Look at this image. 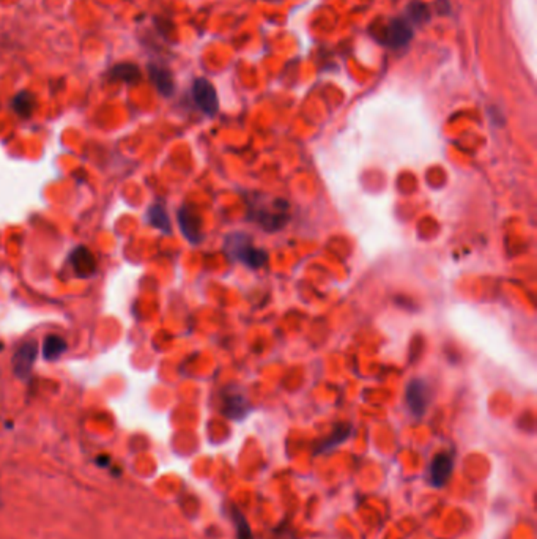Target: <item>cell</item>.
Instances as JSON below:
<instances>
[{"label": "cell", "mask_w": 537, "mask_h": 539, "mask_svg": "<svg viewBox=\"0 0 537 539\" xmlns=\"http://www.w3.org/2000/svg\"><path fill=\"white\" fill-rule=\"evenodd\" d=\"M225 251L229 257H233L249 268H260L266 264L268 252L252 245L251 237L235 232L225 238Z\"/></svg>", "instance_id": "1"}, {"label": "cell", "mask_w": 537, "mask_h": 539, "mask_svg": "<svg viewBox=\"0 0 537 539\" xmlns=\"http://www.w3.org/2000/svg\"><path fill=\"white\" fill-rule=\"evenodd\" d=\"M375 38L380 40L381 45L391 49L405 48L413 38V27L409 21L404 18H394L388 21L383 28L375 33Z\"/></svg>", "instance_id": "2"}, {"label": "cell", "mask_w": 537, "mask_h": 539, "mask_svg": "<svg viewBox=\"0 0 537 539\" xmlns=\"http://www.w3.org/2000/svg\"><path fill=\"white\" fill-rule=\"evenodd\" d=\"M193 98H194V103L197 104V108H199L205 116H208V117L216 116V112L219 111V99H217L215 85L208 79L199 77V79L194 81Z\"/></svg>", "instance_id": "3"}, {"label": "cell", "mask_w": 537, "mask_h": 539, "mask_svg": "<svg viewBox=\"0 0 537 539\" xmlns=\"http://www.w3.org/2000/svg\"><path fill=\"white\" fill-rule=\"evenodd\" d=\"M37 357H38L37 340H33V339L24 340V343L18 347L16 352L13 353L11 365H13V371H15V374L19 379H24L30 374L35 361H37Z\"/></svg>", "instance_id": "4"}, {"label": "cell", "mask_w": 537, "mask_h": 539, "mask_svg": "<svg viewBox=\"0 0 537 539\" xmlns=\"http://www.w3.org/2000/svg\"><path fill=\"white\" fill-rule=\"evenodd\" d=\"M429 401H430V391L426 382L421 379H414L408 383L407 406L416 418H421L424 413H426Z\"/></svg>", "instance_id": "5"}, {"label": "cell", "mask_w": 537, "mask_h": 539, "mask_svg": "<svg viewBox=\"0 0 537 539\" xmlns=\"http://www.w3.org/2000/svg\"><path fill=\"white\" fill-rule=\"evenodd\" d=\"M179 224L183 235L191 243H200L202 240V219L197 211L191 207H181L179 211Z\"/></svg>", "instance_id": "6"}, {"label": "cell", "mask_w": 537, "mask_h": 539, "mask_svg": "<svg viewBox=\"0 0 537 539\" xmlns=\"http://www.w3.org/2000/svg\"><path fill=\"white\" fill-rule=\"evenodd\" d=\"M452 468H454V462L448 452H440L432 459L429 470V479L430 484L434 487H444L448 484V481L452 474Z\"/></svg>", "instance_id": "7"}, {"label": "cell", "mask_w": 537, "mask_h": 539, "mask_svg": "<svg viewBox=\"0 0 537 539\" xmlns=\"http://www.w3.org/2000/svg\"><path fill=\"white\" fill-rule=\"evenodd\" d=\"M286 204H282L281 207H274L273 210L270 209H254L252 207V213H251V218L252 221L256 219V221L264 227V229L266 230H276V229H281L282 226H284L286 223Z\"/></svg>", "instance_id": "8"}, {"label": "cell", "mask_w": 537, "mask_h": 539, "mask_svg": "<svg viewBox=\"0 0 537 539\" xmlns=\"http://www.w3.org/2000/svg\"><path fill=\"white\" fill-rule=\"evenodd\" d=\"M73 270L79 278H90L96 272V259L95 255L87 250L86 246H79L69 255Z\"/></svg>", "instance_id": "9"}, {"label": "cell", "mask_w": 537, "mask_h": 539, "mask_svg": "<svg viewBox=\"0 0 537 539\" xmlns=\"http://www.w3.org/2000/svg\"><path fill=\"white\" fill-rule=\"evenodd\" d=\"M222 413L230 420L242 421L249 413V402L239 393H230L224 396Z\"/></svg>", "instance_id": "10"}, {"label": "cell", "mask_w": 537, "mask_h": 539, "mask_svg": "<svg viewBox=\"0 0 537 539\" xmlns=\"http://www.w3.org/2000/svg\"><path fill=\"white\" fill-rule=\"evenodd\" d=\"M148 73H150V77L154 84V87L158 89V91L162 96H172L174 95L175 82H174V76H172L171 71L162 65L150 63V65H148Z\"/></svg>", "instance_id": "11"}, {"label": "cell", "mask_w": 537, "mask_h": 539, "mask_svg": "<svg viewBox=\"0 0 537 539\" xmlns=\"http://www.w3.org/2000/svg\"><path fill=\"white\" fill-rule=\"evenodd\" d=\"M350 432H351V428L349 424H339L337 428L334 429L333 434H331L328 438H324L323 442L319 445V448L315 450V452L320 454V452H328L331 450H334L336 446L344 443L345 440L349 438Z\"/></svg>", "instance_id": "12"}, {"label": "cell", "mask_w": 537, "mask_h": 539, "mask_svg": "<svg viewBox=\"0 0 537 539\" xmlns=\"http://www.w3.org/2000/svg\"><path fill=\"white\" fill-rule=\"evenodd\" d=\"M148 223H150L153 227H157V229H159L161 232H171L172 230V224H171V219H169V215L166 209L162 207V205L159 204H154L152 205L150 209H148Z\"/></svg>", "instance_id": "13"}, {"label": "cell", "mask_w": 537, "mask_h": 539, "mask_svg": "<svg viewBox=\"0 0 537 539\" xmlns=\"http://www.w3.org/2000/svg\"><path fill=\"white\" fill-rule=\"evenodd\" d=\"M111 77L115 81L134 84L140 79V70L134 63H120L111 70Z\"/></svg>", "instance_id": "14"}, {"label": "cell", "mask_w": 537, "mask_h": 539, "mask_svg": "<svg viewBox=\"0 0 537 539\" xmlns=\"http://www.w3.org/2000/svg\"><path fill=\"white\" fill-rule=\"evenodd\" d=\"M65 350H67V343L63 338L57 335H51L45 339L43 357L46 360H57Z\"/></svg>", "instance_id": "15"}, {"label": "cell", "mask_w": 537, "mask_h": 539, "mask_svg": "<svg viewBox=\"0 0 537 539\" xmlns=\"http://www.w3.org/2000/svg\"><path fill=\"white\" fill-rule=\"evenodd\" d=\"M13 109H15L18 116L21 117H30L35 109V98L30 91H19V94L13 98Z\"/></svg>", "instance_id": "16"}, {"label": "cell", "mask_w": 537, "mask_h": 539, "mask_svg": "<svg viewBox=\"0 0 537 539\" xmlns=\"http://www.w3.org/2000/svg\"><path fill=\"white\" fill-rule=\"evenodd\" d=\"M232 517L237 527V539H254L252 530L249 527V523H247L244 514L239 513V511L235 508L232 511Z\"/></svg>", "instance_id": "17"}, {"label": "cell", "mask_w": 537, "mask_h": 539, "mask_svg": "<svg viewBox=\"0 0 537 539\" xmlns=\"http://www.w3.org/2000/svg\"><path fill=\"white\" fill-rule=\"evenodd\" d=\"M408 16L412 19L413 24H424L430 19L429 6L421 2H413L408 6Z\"/></svg>", "instance_id": "18"}]
</instances>
